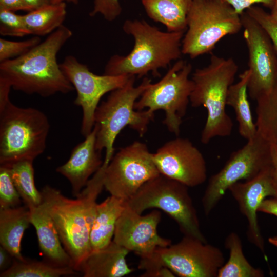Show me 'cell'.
Instances as JSON below:
<instances>
[{"label": "cell", "instance_id": "cell-23", "mask_svg": "<svg viewBox=\"0 0 277 277\" xmlns=\"http://www.w3.org/2000/svg\"><path fill=\"white\" fill-rule=\"evenodd\" d=\"M148 16L163 24L169 32H185L193 0H141Z\"/></svg>", "mask_w": 277, "mask_h": 277}, {"label": "cell", "instance_id": "cell-12", "mask_svg": "<svg viewBox=\"0 0 277 277\" xmlns=\"http://www.w3.org/2000/svg\"><path fill=\"white\" fill-rule=\"evenodd\" d=\"M147 146L140 141L121 148L105 169L104 188L128 201L149 180L160 174Z\"/></svg>", "mask_w": 277, "mask_h": 277}, {"label": "cell", "instance_id": "cell-11", "mask_svg": "<svg viewBox=\"0 0 277 277\" xmlns=\"http://www.w3.org/2000/svg\"><path fill=\"white\" fill-rule=\"evenodd\" d=\"M272 163L271 145L257 131L241 148L232 152L223 167L212 175L202 199L208 215L229 188L242 180H250Z\"/></svg>", "mask_w": 277, "mask_h": 277}, {"label": "cell", "instance_id": "cell-33", "mask_svg": "<svg viewBox=\"0 0 277 277\" xmlns=\"http://www.w3.org/2000/svg\"><path fill=\"white\" fill-rule=\"evenodd\" d=\"M265 31L270 39L277 54V21L271 13L262 8L253 6L245 11Z\"/></svg>", "mask_w": 277, "mask_h": 277}, {"label": "cell", "instance_id": "cell-30", "mask_svg": "<svg viewBox=\"0 0 277 277\" xmlns=\"http://www.w3.org/2000/svg\"><path fill=\"white\" fill-rule=\"evenodd\" d=\"M23 202L12 180L8 166H0V208H14Z\"/></svg>", "mask_w": 277, "mask_h": 277}, {"label": "cell", "instance_id": "cell-13", "mask_svg": "<svg viewBox=\"0 0 277 277\" xmlns=\"http://www.w3.org/2000/svg\"><path fill=\"white\" fill-rule=\"evenodd\" d=\"M66 77L76 91L75 105L82 108L81 133L87 136L95 124V113L103 95L124 86L131 75H99L73 55L66 56L60 64Z\"/></svg>", "mask_w": 277, "mask_h": 277}, {"label": "cell", "instance_id": "cell-27", "mask_svg": "<svg viewBox=\"0 0 277 277\" xmlns=\"http://www.w3.org/2000/svg\"><path fill=\"white\" fill-rule=\"evenodd\" d=\"M256 101L257 131L277 148V78L271 91Z\"/></svg>", "mask_w": 277, "mask_h": 277}, {"label": "cell", "instance_id": "cell-40", "mask_svg": "<svg viewBox=\"0 0 277 277\" xmlns=\"http://www.w3.org/2000/svg\"><path fill=\"white\" fill-rule=\"evenodd\" d=\"M13 257L3 247L0 246V271L2 272L10 267Z\"/></svg>", "mask_w": 277, "mask_h": 277}, {"label": "cell", "instance_id": "cell-34", "mask_svg": "<svg viewBox=\"0 0 277 277\" xmlns=\"http://www.w3.org/2000/svg\"><path fill=\"white\" fill-rule=\"evenodd\" d=\"M122 12L120 0H93V8L89 15L93 17L100 14L105 20L112 22L116 19Z\"/></svg>", "mask_w": 277, "mask_h": 277}, {"label": "cell", "instance_id": "cell-19", "mask_svg": "<svg viewBox=\"0 0 277 277\" xmlns=\"http://www.w3.org/2000/svg\"><path fill=\"white\" fill-rule=\"evenodd\" d=\"M29 209L31 224L35 229L44 260L55 266L72 268L71 259L65 250L53 220L43 204L42 203Z\"/></svg>", "mask_w": 277, "mask_h": 277}, {"label": "cell", "instance_id": "cell-45", "mask_svg": "<svg viewBox=\"0 0 277 277\" xmlns=\"http://www.w3.org/2000/svg\"><path fill=\"white\" fill-rule=\"evenodd\" d=\"M277 12V0H275L274 6L271 9V13H275Z\"/></svg>", "mask_w": 277, "mask_h": 277}, {"label": "cell", "instance_id": "cell-31", "mask_svg": "<svg viewBox=\"0 0 277 277\" xmlns=\"http://www.w3.org/2000/svg\"><path fill=\"white\" fill-rule=\"evenodd\" d=\"M0 34L2 36L22 37L30 35L23 15L15 11L0 10Z\"/></svg>", "mask_w": 277, "mask_h": 277}, {"label": "cell", "instance_id": "cell-18", "mask_svg": "<svg viewBox=\"0 0 277 277\" xmlns=\"http://www.w3.org/2000/svg\"><path fill=\"white\" fill-rule=\"evenodd\" d=\"M96 132L94 126L92 131L85 137V140L73 148L68 160L56 169L57 172L69 181L75 197L80 193L90 177L100 169L103 163L101 152L95 147Z\"/></svg>", "mask_w": 277, "mask_h": 277}, {"label": "cell", "instance_id": "cell-43", "mask_svg": "<svg viewBox=\"0 0 277 277\" xmlns=\"http://www.w3.org/2000/svg\"><path fill=\"white\" fill-rule=\"evenodd\" d=\"M79 0H51V3H70L73 4H77Z\"/></svg>", "mask_w": 277, "mask_h": 277}, {"label": "cell", "instance_id": "cell-5", "mask_svg": "<svg viewBox=\"0 0 277 277\" xmlns=\"http://www.w3.org/2000/svg\"><path fill=\"white\" fill-rule=\"evenodd\" d=\"M135 77L130 76L124 86L111 92L96 108L94 117V126L97 128L95 147L99 152L105 150L102 165L105 168L114 155V144L120 132L129 126L143 136L154 118V113L148 109L137 110L134 108L135 102L151 83L150 79L145 77L135 86Z\"/></svg>", "mask_w": 277, "mask_h": 277}, {"label": "cell", "instance_id": "cell-17", "mask_svg": "<svg viewBox=\"0 0 277 277\" xmlns=\"http://www.w3.org/2000/svg\"><path fill=\"white\" fill-rule=\"evenodd\" d=\"M228 190L238 203L241 213L247 219L249 241L266 257L257 213L259 206L267 197H277V178L272 163L253 178L233 184Z\"/></svg>", "mask_w": 277, "mask_h": 277}, {"label": "cell", "instance_id": "cell-37", "mask_svg": "<svg viewBox=\"0 0 277 277\" xmlns=\"http://www.w3.org/2000/svg\"><path fill=\"white\" fill-rule=\"evenodd\" d=\"M0 10L30 11L23 0H0Z\"/></svg>", "mask_w": 277, "mask_h": 277}, {"label": "cell", "instance_id": "cell-42", "mask_svg": "<svg viewBox=\"0 0 277 277\" xmlns=\"http://www.w3.org/2000/svg\"><path fill=\"white\" fill-rule=\"evenodd\" d=\"M272 164L277 178V148L271 146Z\"/></svg>", "mask_w": 277, "mask_h": 277}, {"label": "cell", "instance_id": "cell-26", "mask_svg": "<svg viewBox=\"0 0 277 277\" xmlns=\"http://www.w3.org/2000/svg\"><path fill=\"white\" fill-rule=\"evenodd\" d=\"M225 247L229 250V257L220 268L217 277H263L261 269L252 266L245 258L242 243L239 235L232 232L225 239Z\"/></svg>", "mask_w": 277, "mask_h": 277}, {"label": "cell", "instance_id": "cell-8", "mask_svg": "<svg viewBox=\"0 0 277 277\" xmlns=\"http://www.w3.org/2000/svg\"><path fill=\"white\" fill-rule=\"evenodd\" d=\"M126 203L139 214L150 208L162 210L176 222L184 235L207 243L188 187L177 181L160 174L145 183Z\"/></svg>", "mask_w": 277, "mask_h": 277}, {"label": "cell", "instance_id": "cell-46", "mask_svg": "<svg viewBox=\"0 0 277 277\" xmlns=\"http://www.w3.org/2000/svg\"><path fill=\"white\" fill-rule=\"evenodd\" d=\"M271 14L272 15L274 19L277 21V12L271 13Z\"/></svg>", "mask_w": 277, "mask_h": 277}, {"label": "cell", "instance_id": "cell-28", "mask_svg": "<svg viewBox=\"0 0 277 277\" xmlns=\"http://www.w3.org/2000/svg\"><path fill=\"white\" fill-rule=\"evenodd\" d=\"M5 165L9 168L12 180L24 205L30 209L41 204L43 198L35 184L33 161L22 160Z\"/></svg>", "mask_w": 277, "mask_h": 277}, {"label": "cell", "instance_id": "cell-25", "mask_svg": "<svg viewBox=\"0 0 277 277\" xmlns=\"http://www.w3.org/2000/svg\"><path fill=\"white\" fill-rule=\"evenodd\" d=\"M67 15L66 3H50L23 15L30 35H49L63 23Z\"/></svg>", "mask_w": 277, "mask_h": 277}, {"label": "cell", "instance_id": "cell-29", "mask_svg": "<svg viewBox=\"0 0 277 277\" xmlns=\"http://www.w3.org/2000/svg\"><path fill=\"white\" fill-rule=\"evenodd\" d=\"M79 272L70 267H57L43 260L13 258L11 266L1 272V277H60L77 275Z\"/></svg>", "mask_w": 277, "mask_h": 277}, {"label": "cell", "instance_id": "cell-39", "mask_svg": "<svg viewBox=\"0 0 277 277\" xmlns=\"http://www.w3.org/2000/svg\"><path fill=\"white\" fill-rule=\"evenodd\" d=\"M12 87L6 80L0 77V109L10 100L9 94Z\"/></svg>", "mask_w": 277, "mask_h": 277}, {"label": "cell", "instance_id": "cell-35", "mask_svg": "<svg viewBox=\"0 0 277 277\" xmlns=\"http://www.w3.org/2000/svg\"><path fill=\"white\" fill-rule=\"evenodd\" d=\"M234 9L239 15L256 4H262L264 6L272 9L275 0H223Z\"/></svg>", "mask_w": 277, "mask_h": 277}, {"label": "cell", "instance_id": "cell-4", "mask_svg": "<svg viewBox=\"0 0 277 277\" xmlns=\"http://www.w3.org/2000/svg\"><path fill=\"white\" fill-rule=\"evenodd\" d=\"M238 68L232 58L212 54L209 64L196 69L192 74L193 89L190 103L193 107L203 106L207 111L201 136L204 144L216 137H226L231 134L233 124L226 111V100Z\"/></svg>", "mask_w": 277, "mask_h": 277}, {"label": "cell", "instance_id": "cell-2", "mask_svg": "<svg viewBox=\"0 0 277 277\" xmlns=\"http://www.w3.org/2000/svg\"><path fill=\"white\" fill-rule=\"evenodd\" d=\"M72 36L68 27L61 26L24 55L0 63V77L15 90L43 97L73 91L57 61V53Z\"/></svg>", "mask_w": 277, "mask_h": 277}, {"label": "cell", "instance_id": "cell-1", "mask_svg": "<svg viewBox=\"0 0 277 277\" xmlns=\"http://www.w3.org/2000/svg\"><path fill=\"white\" fill-rule=\"evenodd\" d=\"M104 171L105 168L101 167L74 199L65 196L59 190L47 185L41 191L42 203L71 259L72 268L78 272L81 263L91 252L90 232L96 200L104 188Z\"/></svg>", "mask_w": 277, "mask_h": 277}, {"label": "cell", "instance_id": "cell-16", "mask_svg": "<svg viewBox=\"0 0 277 277\" xmlns=\"http://www.w3.org/2000/svg\"><path fill=\"white\" fill-rule=\"evenodd\" d=\"M161 219L158 210L142 215L126 203L117 222L113 241L141 258L150 256L156 248L171 244L170 240L161 236L157 232Z\"/></svg>", "mask_w": 277, "mask_h": 277}, {"label": "cell", "instance_id": "cell-3", "mask_svg": "<svg viewBox=\"0 0 277 277\" xmlns=\"http://www.w3.org/2000/svg\"><path fill=\"white\" fill-rule=\"evenodd\" d=\"M124 32L134 39V46L126 55L115 54L107 62L104 74L143 77L151 72L160 76L159 70L180 59L185 32H164L144 20L127 19Z\"/></svg>", "mask_w": 277, "mask_h": 277}, {"label": "cell", "instance_id": "cell-41", "mask_svg": "<svg viewBox=\"0 0 277 277\" xmlns=\"http://www.w3.org/2000/svg\"><path fill=\"white\" fill-rule=\"evenodd\" d=\"M30 11L51 3V0H23Z\"/></svg>", "mask_w": 277, "mask_h": 277}, {"label": "cell", "instance_id": "cell-24", "mask_svg": "<svg viewBox=\"0 0 277 277\" xmlns=\"http://www.w3.org/2000/svg\"><path fill=\"white\" fill-rule=\"evenodd\" d=\"M250 74V71L247 69L239 75V81L230 86L226 100L227 105L234 110L239 132L246 140L252 138L257 133L248 99L247 86Z\"/></svg>", "mask_w": 277, "mask_h": 277}, {"label": "cell", "instance_id": "cell-15", "mask_svg": "<svg viewBox=\"0 0 277 277\" xmlns=\"http://www.w3.org/2000/svg\"><path fill=\"white\" fill-rule=\"evenodd\" d=\"M152 157L160 174L188 187L200 185L207 179L205 159L188 138L177 137L165 143Z\"/></svg>", "mask_w": 277, "mask_h": 277}, {"label": "cell", "instance_id": "cell-22", "mask_svg": "<svg viewBox=\"0 0 277 277\" xmlns=\"http://www.w3.org/2000/svg\"><path fill=\"white\" fill-rule=\"evenodd\" d=\"M126 203V201L112 195L97 203L90 236L91 251L102 249L112 241L117 222Z\"/></svg>", "mask_w": 277, "mask_h": 277}, {"label": "cell", "instance_id": "cell-36", "mask_svg": "<svg viewBox=\"0 0 277 277\" xmlns=\"http://www.w3.org/2000/svg\"><path fill=\"white\" fill-rule=\"evenodd\" d=\"M142 277H174V273L168 268L162 265H154L144 270Z\"/></svg>", "mask_w": 277, "mask_h": 277}, {"label": "cell", "instance_id": "cell-44", "mask_svg": "<svg viewBox=\"0 0 277 277\" xmlns=\"http://www.w3.org/2000/svg\"><path fill=\"white\" fill-rule=\"evenodd\" d=\"M268 241L270 244L277 247V235L273 237H270L268 239Z\"/></svg>", "mask_w": 277, "mask_h": 277}, {"label": "cell", "instance_id": "cell-38", "mask_svg": "<svg viewBox=\"0 0 277 277\" xmlns=\"http://www.w3.org/2000/svg\"><path fill=\"white\" fill-rule=\"evenodd\" d=\"M258 212L277 216V197L264 200L258 208Z\"/></svg>", "mask_w": 277, "mask_h": 277}, {"label": "cell", "instance_id": "cell-32", "mask_svg": "<svg viewBox=\"0 0 277 277\" xmlns=\"http://www.w3.org/2000/svg\"><path fill=\"white\" fill-rule=\"evenodd\" d=\"M40 37H33L21 41L0 38V63L20 57L41 42Z\"/></svg>", "mask_w": 277, "mask_h": 277}, {"label": "cell", "instance_id": "cell-7", "mask_svg": "<svg viewBox=\"0 0 277 277\" xmlns=\"http://www.w3.org/2000/svg\"><path fill=\"white\" fill-rule=\"evenodd\" d=\"M186 22L182 52L192 59L210 52L224 37L242 28L240 15L223 0H193Z\"/></svg>", "mask_w": 277, "mask_h": 277}, {"label": "cell", "instance_id": "cell-21", "mask_svg": "<svg viewBox=\"0 0 277 277\" xmlns=\"http://www.w3.org/2000/svg\"><path fill=\"white\" fill-rule=\"evenodd\" d=\"M31 224L30 209L25 205L0 208V244L14 259L23 260L21 241Z\"/></svg>", "mask_w": 277, "mask_h": 277}, {"label": "cell", "instance_id": "cell-20", "mask_svg": "<svg viewBox=\"0 0 277 277\" xmlns=\"http://www.w3.org/2000/svg\"><path fill=\"white\" fill-rule=\"evenodd\" d=\"M129 251L113 240L105 247L92 251L81 263L79 272L84 277H122L134 270L126 256Z\"/></svg>", "mask_w": 277, "mask_h": 277}, {"label": "cell", "instance_id": "cell-9", "mask_svg": "<svg viewBox=\"0 0 277 277\" xmlns=\"http://www.w3.org/2000/svg\"><path fill=\"white\" fill-rule=\"evenodd\" d=\"M192 69L190 63L177 60L161 80L148 85L135 102V109L147 108L152 113L164 111L163 123L170 132L178 136L193 89V82L189 78Z\"/></svg>", "mask_w": 277, "mask_h": 277}, {"label": "cell", "instance_id": "cell-6", "mask_svg": "<svg viewBox=\"0 0 277 277\" xmlns=\"http://www.w3.org/2000/svg\"><path fill=\"white\" fill-rule=\"evenodd\" d=\"M49 128L42 111L18 107L9 100L0 109V164L33 162L46 147Z\"/></svg>", "mask_w": 277, "mask_h": 277}, {"label": "cell", "instance_id": "cell-10", "mask_svg": "<svg viewBox=\"0 0 277 277\" xmlns=\"http://www.w3.org/2000/svg\"><path fill=\"white\" fill-rule=\"evenodd\" d=\"M224 263L220 248L184 235L177 243L159 247L150 256L141 258L138 268L162 265L181 277H217Z\"/></svg>", "mask_w": 277, "mask_h": 277}, {"label": "cell", "instance_id": "cell-14", "mask_svg": "<svg viewBox=\"0 0 277 277\" xmlns=\"http://www.w3.org/2000/svg\"><path fill=\"white\" fill-rule=\"evenodd\" d=\"M248 52V94L256 100L267 94L277 78V54L263 29L246 12L240 15Z\"/></svg>", "mask_w": 277, "mask_h": 277}]
</instances>
